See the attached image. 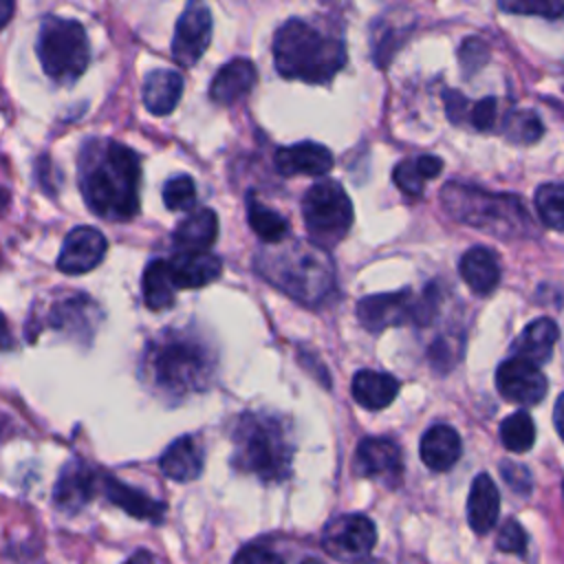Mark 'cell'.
I'll return each instance as SVG.
<instances>
[{
	"label": "cell",
	"instance_id": "6da1fadb",
	"mask_svg": "<svg viewBox=\"0 0 564 564\" xmlns=\"http://www.w3.org/2000/svg\"><path fill=\"white\" fill-rule=\"evenodd\" d=\"M79 189L93 214L106 220H130L139 212V154L112 139H90L77 159Z\"/></svg>",
	"mask_w": 564,
	"mask_h": 564
},
{
	"label": "cell",
	"instance_id": "7a4b0ae2",
	"mask_svg": "<svg viewBox=\"0 0 564 564\" xmlns=\"http://www.w3.org/2000/svg\"><path fill=\"white\" fill-rule=\"evenodd\" d=\"M216 355L189 328H167L148 341L141 357V377L165 401H181L203 392L214 377Z\"/></svg>",
	"mask_w": 564,
	"mask_h": 564
},
{
	"label": "cell",
	"instance_id": "3957f363",
	"mask_svg": "<svg viewBox=\"0 0 564 564\" xmlns=\"http://www.w3.org/2000/svg\"><path fill=\"white\" fill-rule=\"evenodd\" d=\"M256 271L289 297L315 306L335 286V269L326 249L295 240L258 253Z\"/></svg>",
	"mask_w": 564,
	"mask_h": 564
},
{
	"label": "cell",
	"instance_id": "277c9868",
	"mask_svg": "<svg viewBox=\"0 0 564 564\" xmlns=\"http://www.w3.org/2000/svg\"><path fill=\"white\" fill-rule=\"evenodd\" d=\"M273 62L286 79L326 84L346 64V46L337 35L291 18L273 35Z\"/></svg>",
	"mask_w": 564,
	"mask_h": 564
},
{
	"label": "cell",
	"instance_id": "5b68a950",
	"mask_svg": "<svg viewBox=\"0 0 564 564\" xmlns=\"http://www.w3.org/2000/svg\"><path fill=\"white\" fill-rule=\"evenodd\" d=\"M231 463L264 482H280L291 474L293 443L289 425L269 412H245L234 425Z\"/></svg>",
	"mask_w": 564,
	"mask_h": 564
},
{
	"label": "cell",
	"instance_id": "8992f818",
	"mask_svg": "<svg viewBox=\"0 0 564 564\" xmlns=\"http://www.w3.org/2000/svg\"><path fill=\"white\" fill-rule=\"evenodd\" d=\"M441 205L454 220L478 227L496 238H520L531 229V216L513 194H494L467 183H447L441 189Z\"/></svg>",
	"mask_w": 564,
	"mask_h": 564
},
{
	"label": "cell",
	"instance_id": "52a82bcc",
	"mask_svg": "<svg viewBox=\"0 0 564 564\" xmlns=\"http://www.w3.org/2000/svg\"><path fill=\"white\" fill-rule=\"evenodd\" d=\"M37 57L44 73L57 84H73L88 66V37L77 20L46 15L40 24Z\"/></svg>",
	"mask_w": 564,
	"mask_h": 564
},
{
	"label": "cell",
	"instance_id": "ba28073f",
	"mask_svg": "<svg viewBox=\"0 0 564 564\" xmlns=\"http://www.w3.org/2000/svg\"><path fill=\"white\" fill-rule=\"evenodd\" d=\"M302 218L313 245L335 247L352 225V205L339 183L317 181L304 192Z\"/></svg>",
	"mask_w": 564,
	"mask_h": 564
},
{
	"label": "cell",
	"instance_id": "9c48e42d",
	"mask_svg": "<svg viewBox=\"0 0 564 564\" xmlns=\"http://www.w3.org/2000/svg\"><path fill=\"white\" fill-rule=\"evenodd\" d=\"M438 306L436 286H427L421 295L412 293L410 289L394 291V293H379L368 295L357 302V317L361 326L370 333H381L390 326L416 324L423 326L432 319Z\"/></svg>",
	"mask_w": 564,
	"mask_h": 564
},
{
	"label": "cell",
	"instance_id": "30bf717a",
	"mask_svg": "<svg viewBox=\"0 0 564 564\" xmlns=\"http://www.w3.org/2000/svg\"><path fill=\"white\" fill-rule=\"evenodd\" d=\"M377 542V529L370 518L361 513H346L333 518L322 533V546L328 555L341 562L364 560Z\"/></svg>",
	"mask_w": 564,
	"mask_h": 564
},
{
	"label": "cell",
	"instance_id": "8fae6325",
	"mask_svg": "<svg viewBox=\"0 0 564 564\" xmlns=\"http://www.w3.org/2000/svg\"><path fill=\"white\" fill-rule=\"evenodd\" d=\"M101 322L99 306L84 293H70L51 304L44 315V324L57 333L88 341ZM37 328V333L42 330Z\"/></svg>",
	"mask_w": 564,
	"mask_h": 564
},
{
	"label": "cell",
	"instance_id": "7c38bea8",
	"mask_svg": "<svg viewBox=\"0 0 564 564\" xmlns=\"http://www.w3.org/2000/svg\"><path fill=\"white\" fill-rule=\"evenodd\" d=\"M496 388L511 403L535 405L546 394V377L540 366L522 357H509L496 370Z\"/></svg>",
	"mask_w": 564,
	"mask_h": 564
},
{
	"label": "cell",
	"instance_id": "4fadbf2b",
	"mask_svg": "<svg viewBox=\"0 0 564 564\" xmlns=\"http://www.w3.org/2000/svg\"><path fill=\"white\" fill-rule=\"evenodd\" d=\"M212 40V13L200 2H189L174 29L172 57L181 66H194L207 51Z\"/></svg>",
	"mask_w": 564,
	"mask_h": 564
},
{
	"label": "cell",
	"instance_id": "5bb4252c",
	"mask_svg": "<svg viewBox=\"0 0 564 564\" xmlns=\"http://www.w3.org/2000/svg\"><path fill=\"white\" fill-rule=\"evenodd\" d=\"M352 467L364 478H379L388 485H394L399 482L403 471L401 449L394 441L386 436H368L359 441Z\"/></svg>",
	"mask_w": 564,
	"mask_h": 564
},
{
	"label": "cell",
	"instance_id": "9a60e30c",
	"mask_svg": "<svg viewBox=\"0 0 564 564\" xmlns=\"http://www.w3.org/2000/svg\"><path fill=\"white\" fill-rule=\"evenodd\" d=\"M108 251L104 234L95 227H75L62 242L57 256V269L68 275H79L95 269Z\"/></svg>",
	"mask_w": 564,
	"mask_h": 564
},
{
	"label": "cell",
	"instance_id": "2e32d148",
	"mask_svg": "<svg viewBox=\"0 0 564 564\" xmlns=\"http://www.w3.org/2000/svg\"><path fill=\"white\" fill-rule=\"evenodd\" d=\"M101 487V474L88 463L73 458L64 465L53 489V502L64 511H79Z\"/></svg>",
	"mask_w": 564,
	"mask_h": 564
},
{
	"label": "cell",
	"instance_id": "e0dca14e",
	"mask_svg": "<svg viewBox=\"0 0 564 564\" xmlns=\"http://www.w3.org/2000/svg\"><path fill=\"white\" fill-rule=\"evenodd\" d=\"M165 262L176 291L200 289L223 273L220 258L209 251H178Z\"/></svg>",
	"mask_w": 564,
	"mask_h": 564
},
{
	"label": "cell",
	"instance_id": "ac0fdd59",
	"mask_svg": "<svg viewBox=\"0 0 564 564\" xmlns=\"http://www.w3.org/2000/svg\"><path fill=\"white\" fill-rule=\"evenodd\" d=\"M273 161H275V170L284 176H295V174L324 176L333 167L330 150L315 141H302L295 145L280 148Z\"/></svg>",
	"mask_w": 564,
	"mask_h": 564
},
{
	"label": "cell",
	"instance_id": "d6986e66",
	"mask_svg": "<svg viewBox=\"0 0 564 564\" xmlns=\"http://www.w3.org/2000/svg\"><path fill=\"white\" fill-rule=\"evenodd\" d=\"M256 79H258L256 66L249 59L236 57L218 68V73L209 84V97L220 106H231L240 101L245 95H249Z\"/></svg>",
	"mask_w": 564,
	"mask_h": 564
},
{
	"label": "cell",
	"instance_id": "ffe728a7",
	"mask_svg": "<svg viewBox=\"0 0 564 564\" xmlns=\"http://www.w3.org/2000/svg\"><path fill=\"white\" fill-rule=\"evenodd\" d=\"M463 452V443L458 432L452 425L436 423L421 438V460L432 471L452 469Z\"/></svg>",
	"mask_w": 564,
	"mask_h": 564
},
{
	"label": "cell",
	"instance_id": "44dd1931",
	"mask_svg": "<svg viewBox=\"0 0 564 564\" xmlns=\"http://www.w3.org/2000/svg\"><path fill=\"white\" fill-rule=\"evenodd\" d=\"M104 496L121 507L126 513L134 516V518H143V520H150V522H161L163 518V511H165V505L150 498L148 494H143L141 489H134L121 480H117L115 476L110 474H101V487Z\"/></svg>",
	"mask_w": 564,
	"mask_h": 564
},
{
	"label": "cell",
	"instance_id": "7402d4cb",
	"mask_svg": "<svg viewBox=\"0 0 564 564\" xmlns=\"http://www.w3.org/2000/svg\"><path fill=\"white\" fill-rule=\"evenodd\" d=\"M203 447L194 436H181L167 445L159 458L161 471L178 482H187L200 476L203 471Z\"/></svg>",
	"mask_w": 564,
	"mask_h": 564
},
{
	"label": "cell",
	"instance_id": "603a6c76",
	"mask_svg": "<svg viewBox=\"0 0 564 564\" xmlns=\"http://www.w3.org/2000/svg\"><path fill=\"white\" fill-rule=\"evenodd\" d=\"M500 513V494L489 474H478L467 498V522L476 533H487Z\"/></svg>",
	"mask_w": 564,
	"mask_h": 564
},
{
	"label": "cell",
	"instance_id": "cb8c5ba5",
	"mask_svg": "<svg viewBox=\"0 0 564 564\" xmlns=\"http://www.w3.org/2000/svg\"><path fill=\"white\" fill-rule=\"evenodd\" d=\"M143 104L152 115H170L183 95V75L178 70H152L143 79Z\"/></svg>",
	"mask_w": 564,
	"mask_h": 564
},
{
	"label": "cell",
	"instance_id": "d4e9b609",
	"mask_svg": "<svg viewBox=\"0 0 564 564\" xmlns=\"http://www.w3.org/2000/svg\"><path fill=\"white\" fill-rule=\"evenodd\" d=\"M218 236V218L209 207H200L185 216L174 229V245L181 251H207Z\"/></svg>",
	"mask_w": 564,
	"mask_h": 564
},
{
	"label": "cell",
	"instance_id": "484cf974",
	"mask_svg": "<svg viewBox=\"0 0 564 564\" xmlns=\"http://www.w3.org/2000/svg\"><path fill=\"white\" fill-rule=\"evenodd\" d=\"M401 383L388 375V372H379V370H359L352 377V399L366 408V410H383L388 408L394 397L399 394Z\"/></svg>",
	"mask_w": 564,
	"mask_h": 564
},
{
	"label": "cell",
	"instance_id": "4316f807",
	"mask_svg": "<svg viewBox=\"0 0 564 564\" xmlns=\"http://www.w3.org/2000/svg\"><path fill=\"white\" fill-rule=\"evenodd\" d=\"M458 271H460V278L467 282V286L478 295L491 293L500 282L498 260L487 247L467 249L460 258Z\"/></svg>",
	"mask_w": 564,
	"mask_h": 564
},
{
	"label": "cell",
	"instance_id": "83f0119b",
	"mask_svg": "<svg viewBox=\"0 0 564 564\" xmlns=\"http://www.w3.org/2000/svg\"><path fill=\"white\" fill-rule=\"evenodd\" d=\"M560 328L551 317H538L524 326L516 341V357H522L535 366L551 359L553 346L557 344Z\"/></svg>",
	"mask_w": 564,
	"mask_h": 564
},
{
	"label": "cell",
	"instance_id": "f1b7e54d",
	"mask_svg": "<svg viewBox=\"0 0 564 564\" xmlns=\"http://www.w3.org/2000/svg\"><path fill=\"white\" fill-rule=\"evenodd\" d=\"M141 289H143V302L152 311H163V308H170L174 304L176 286L170 278L165 260H152L145 267Z\"/></svg>",
	"mask_w": 564,
	"mask_h": 564
},
{
	"label": "cell",
	"instance_id": "f546056e",
	"mask_svg": "<svg viewBox=\"0 0 564 564\" xmlns=\"http://www.w3.org/2000/svg\"><path fill=\"white\" fill-rule=\"evenodd\" d=\"M247 220L253 234L267 245H278L289 236L286 218L280 216L275 209L262 205L253 194L247 196Z\"/></svg>",
	"mask_w": 564,
	"mask_h": 564
},
{
	"label": "cell",
	"instance_id": "4dcf8cb0",
	"mask_svg": "<svg viewBox=\"0 0 564 564\" xmlns=\"http://www.w3.org/2000/svg\"><path fill=\"white\" fill-rule=\"evenodd\" d=\"M500 441L509 452L522 454L535 443V425L527 412H513L500 423Z\"/></svg>",
	"mask_w": 564,
	"mask_h": 564
},
{
	"label": "cell",
	"instance_id": "1f68e13d",
	"mask_svg": "<svg viewBox=\"0 0 564 564\" xmlns=\"http://www.w3.org/2000/svg\"><path fill=\"white\" fill-rule=\"evenodd\" d=\"M535 209L549 229L564 231V185L544 183L535 189Z\"/></svg>",
	"mask_w": 564,
	"mask_h": 564
},
{
	"label": "cell",
	"instance_id": "d6a6232c",
	"mask_svg": "<svg viewBox=\"0 0 564 564\" xmlns=\"http://www.w3.org/2000/svg\"><path fill=\"white\" fill-rule=\"evenodd\" d=\"M502 132L509 141L529 145L542 137V121L533 110H511L502 121Z\"/></svg>",
	"mask_w": 564,
	"mask_h": 564
},
{
	"label": "cell",
	"instance_id": "836d02e7",
	"mask_svg": "<svg viewBox=\"0 0 564 564\" xmlns=\"http://www.w3.org/2000/svg\"><path fill=\"white\" fill-rule=\"evenodd\" d=\"M194 200H196V187H194V181L187 174L172 176L163 185V203H165L167 209L185 212V209L194 207Z\"/></svg>",
	"mask_w": 564,
	"mask_h": 564
},
{
	"label": "cell",
	"instance_id": "e575fe53",
	"mask_svg": "<svg viewBox=\"0 0 564 564\" xmlns=\"http://www.w3.org/2000/svg\"><path fill=\"white\" fill-rule=\"evenodd\" d=\"M489 59V46L480 37H467L458 48V62L465 75H474L480 70Z\"/></svg>",
	"mask_w": 564,
	"mask_h": 564
},
{
	"label": "cell",
	"instance_id": "d590c367",
	"mask_svg": "<svg viewBox=\"0 0 564 564\" xmlns=\"http://www.w3.org/2000/svg\"><path fill=\"white\" fill-rule=\"evenodd\" d=\"M392 181H394V185H397L403 194H408V196H421V194H423L425 178L421 176V172H419L414 159L401 161V163L394 167V172H392Z\"/></svg>",
	"mask_w": 564,
	"mask_h": 564
},
{
	"label": "cell",
	"instance_id": "8d00e7d4",
	"mask_svg": "<svg viewBox=\"0 0 564 564\" xmlns=\"http://www.w3.org/2000/svg\"><path fill=\"white\" fill-rule=\"evenodd\" d=\"M496 546L505 553H524L527 549V533L516 520H507L498 533Z\"/></svg>",
	"mask_w": 564,
	"mask_h": 564
},
{
	"label": "cell",
	"instance_id": "74e56055",
	"mask_svg": "<svg viewBox=\"0 0 564 564\" xmlns=\"http://www.w3.org/2000/svg\"><path fill=\"white\" fill-rule=\"evenodd\" d=\"M469 121L476 130H491L498 123V99L485 97L469 108Z\"/></svg>",
	"mask_w": 564,
	"mask_h": 564
},
{
	"label": "cell",
	"instance_id": "f35d334b",
	"mask_svg": "<svg viewBox=\"0 0 564 564\" xmlns=\"http://www.w3.org/2000/svg\"><path fill=\"white\" fill-rule=\"evenodd\" d=\"M500 9L509 13H538L544 18H560L564 13V2H500Z\"/></svg>",
	"mask_w": 564,
	"mask_h": 564
},
{
	"label": "cell",
	"instance_id": "ab89813d",
	"mask_svg": "<svg viewBox=\"0 0 564 564\" xmlns=\"http://www.w3.org/2000/svg\"><path fill=\"white\" fill-rule=\"evenodd\" d=\"M231 564H284V560L264 544H247L238 551Z\"/></svg>",
	"mask_w": 564,
	"mask_h": 564
},
{
	"label": "cell",
	"instance_id": "60d3db41",
	"mask_svg": "<svg viewBox=\"0 0 564 564\" xmlns=\"http://www.w3.org/2000/svg\"><path fill=\"white\" fill-rule=\"evenodd\" d=\"M500 474H502V478L507 480V485H509L513 491L527 494V491L531 489L529 471H527L522 465L511 463V460H505V463H500Z\"/></svg>",
	"mask_w": 564,
	"mask_h": 564
},
{
	"label": "cell",
	"instance_id": "b9f144b4",
	"mask_svg": "<svg viewBox=\"0 0 564 564\" xmlns=\"http://www.w3.org/2000/svg\"><path fill=\"white\" fill-rule=\"evenodd\" d=\"M443 99H445V110H447V117L454 121V123H460V121H465L467 117H469V101L460 95V93H456V90H445V95H443Z\"/></svg>",
	"mask_w": 564,
	"mask_h": 564
},
{
	"label": "cell",
	"instance_id": "7bdbcfd3",
	"mask_svg": "<svg viewBox=\"0 0 564 564\" xmlns=\"http://www.w3.org/2000/svg\"><path fill=\"white\" fill-rule=\"evenodd\" d=\"M414 161H416V167H419V172H421V176L425 181L438 176L441 170H443V161L438 156H432V154H423V156H419Z\"/></svg>",
	"mask_w": 564,
	"mask_h": 564
},
{
	"label": "cell",
	"instance_id": "ee69618b",
	"mask_svg": "<svg viewBox=\"0 0 564 564\" xmlns=\"http://www.w3.org/2000/svg\"><path fill=\"white\" fill-rule=\"evenodd\" d=\"M553 421H555V427H557V434L562 436L564 441V392L557 397L555 401V410H553Z\"/></svg>",
	"mask_w": 564,
	"mask_h": 564
},
{
	"label": "cell",
	"instance_id": "f6af8a7d",
	"mask_svg": "<svg viewBox=\"0 0 564 564\" xmlns=\"http://www.w3.org/2000/svg\"><path fill=\"white\" fill-rule=\"evenodd\" d=\"M9 348H13V337H11V330L7 326L4 315L0 313V350H9Z\"/></svg>",
	"mask_w": 564,
	"mask_h": 564
},
{
	"label": "cell",
	"instance_id": "bcb514c9",
	"mask_svg": "<svg viewBox=\"0 0 564 564\" xmlns=\"http://www.w3.org/2000/svg\"><path fill=\"white\" fill-rule=\"evenodd\" d=\"M126 564H154V560L148 551H137L126 560Z\"/></svg>",
	"mask_w": 564,
	"mask_h": 564
},
{
	"label": "cell",
	"instance_id": "7dc6e473",
	"mask_svg": "<svg viewBox=\"0 0 564 564\" xmlns=\"http://www.w3.org/2000/svg\"><path fill=\"white\" fill-rule=\"evenodd\" d=\"M11 13H13V2H9V0H0V29L9 22Z\"/></svg>",
	"mask_w": 564,
	"mask_h": 564
},
{
	"label": "cell",
	"instance_id": "c3c4849f",
	"mask_svg": "<svg viewBox=\"0 0 564 564\" xmlns=\"http://www.w3.org/2000/svg\"><path fill=\"white\" fill-rule=\"evenodd\" d=\"M302 564H322V562H319V560H313V557H308V560H304Z\"/></svg>",
	"mask_w": 564,
	"mask_h": 564
},
{
	"label": "cell",
	"instance_id": "681fc988",
	"mask_svg": "<svg viewBox=\"0 0 564 564\" xmlns=\"http://www.w3.org/2000/svg\"><path fill=\"white\" fill-rule=\"evenodd\" d=\"M562 494H564V487H562Z\"/></svg>",
	"mask_w": 564,
	"mask_h": 564
},
{
	"label": "cell",
	"instance_id": "f907efd6",
	"mask_svg": "<svg viewBox=\"0 0 564 564\" xmlns=\"http://www.w3.org/2000/svg\"><path fill=\"white\" fill-rule=\"evenodd\" d=\"M0 260H2V258H0Z\"/></svg>",
	"mask_w": 564,
	"mask_h": 564
}]
</instances>
